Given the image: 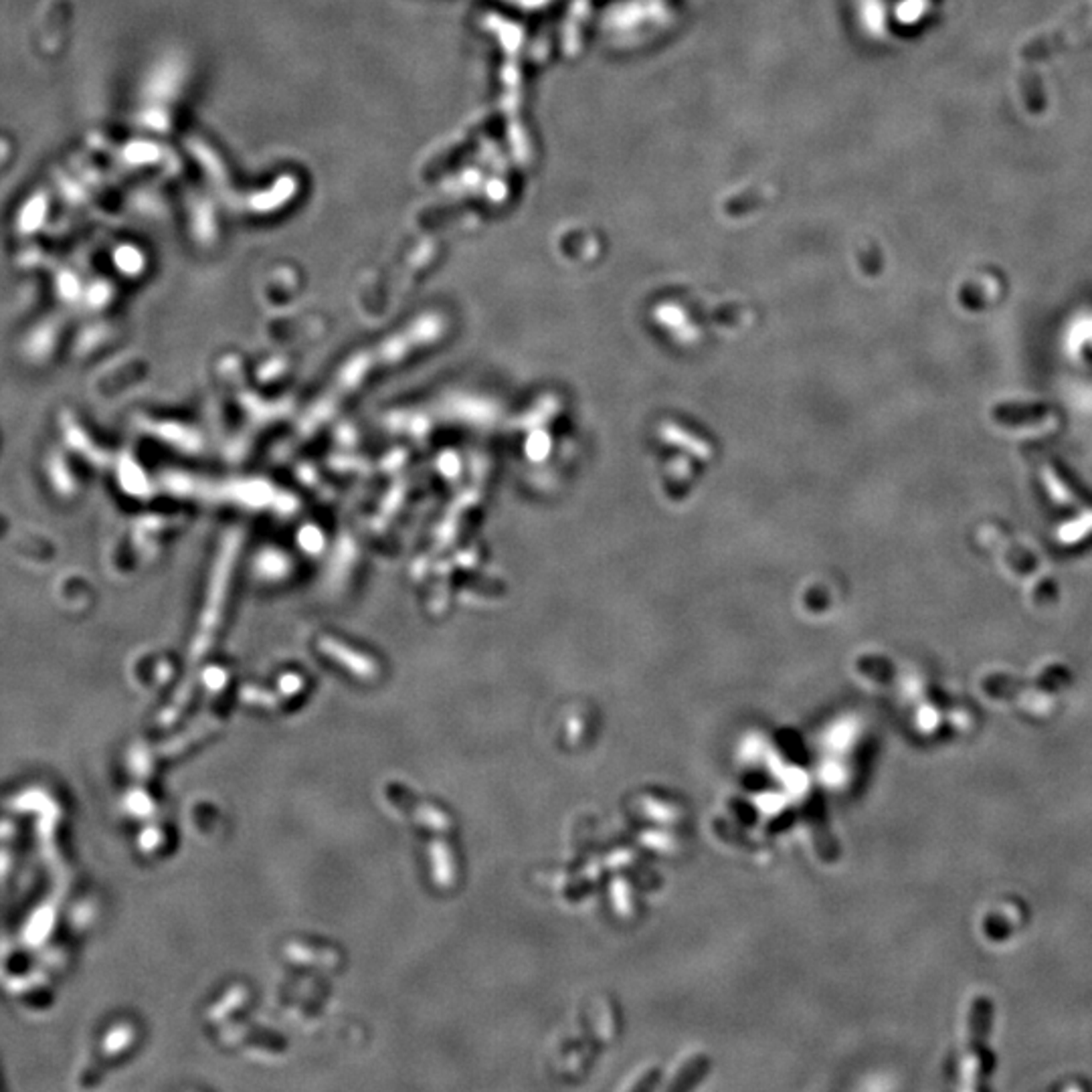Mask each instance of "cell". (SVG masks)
<instances>
[{"instance_id":"cell-1","label":"cell","mask_w":1092,"mask_h":1092,"mask_svg":"<svg viewBox=\"0 0 1092 1092\" xmlns=\"http://www.w3.org/2000/svg\"><path fill=\"white\" fill-rule=\"evenodd\" d=\"M995 1005L987 995H977L969 1008V1050L977 1060V1089H987L989 1076L997 1068V1056L992 1052L987 1046V1038L992 1034Z\"/></svg>"},{"instance_id":"cell-2","label":"cell","mask_w":1092,"mask_h":1092,"mask_svg":"<svg viewBox=\"0 0 1092 1092\" xmlns=\"http://www.w3.org/2000/svg\"><path fill=\"white\" fill-rule=\"evenodd\" d=\"M1070 682V676L1066 670H1052L1048 673H1044L1042 678L1034 682H1022V680H1009V678H1002V676H993L987 678L983 684L985 692L989 694L992 698H1014L1018 696L1022 690H1058L1062 688L1064 684Z\"/></svg>"},{"instance_id":"cell-3","label":"cell","mask_w":1092,"mask_h":1092,"mask_svg":"<svg viewBox=\"0 0 1092 1092\" xmlns=\"http://www.w3.org/2000/svg\"><path fill=\"white\" fill-rule=\"evenodd\" d=\"M1015 931V922L1009 916V912H989L983 921V933L989 941L1002 943L1009 938Z\"/></svg>"}]
</instances>
